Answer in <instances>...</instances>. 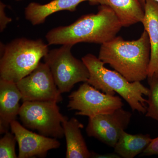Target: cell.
I'll return each instance as SVG.
<instances>
[{"mask_svg":"<svg viewBox=\"0 0 158 158\" xmlns=\"http://www.w3.org/2000/svg\"><path fill=\"white\" fill-rule=\"evenodd\" d=\"M123 26L115 12L101 5L97 14L82 15L69 25L52 29L46 35L48 45L79 43L103 44L116 37Z\"/></svg>","mask_w":158,"mask_h":158,"instance_id":"cell-1","label":"cell"},{"mask_svg":"<svg viewBox=\"0 0 158 158\" xmlns=\"http://www.w3.org/2000/svg\"><path fill=\"white\" fill-rule=\"evenodd\" d=\"M150 52L149 37L144 30L136 40L116 37L101 44L98 58L130 82H141L148 77Z\"/></svg>","mask_w":158,"mask_h":158,"instance_id":"cell-2","label":"cell"},{"mask_svg":"<svg viewBox=\"0 0 158 158\" xmlns=\"http://www.w3.org/2000/svg\"><path fill=\"white\" fill-rule=\"evenodd\" d=\"M89 71L88 84L100 91L110 95L117 93L129 105L133 111L145 114L149 89L141 82H131L116 71L108 69L98 58L88 54L82 58Z\"/></svg>","mask_w":158,"mask_h":158,"instance_id":"cell-3","label":"cell"},{"mask_svg":"<svg viewBox=\"0 0 158 158\" xmlns=\"http://www.w3.org/2000/svg\"><path fill=\"white\" fill-rule=\"evenodd\" d=\"M1 47L0 77L16 84L35 69L49 51L41 39L17 38Z\"/></svg>","mask_w":158,"mask_h":158,"instance_id":"cell-4","label":"cell"},{"mask_svg":"<svg viewBox=\"0 0 158 158\" xmlns=\"http://www.w3.org/2000/svg\"><path fill=\"white\" fill-rule=\"evenodd\" d=\"M73 45L64 44L49 51L44 57L57 88L61 93L69 92L79 82L88 81V69L85 63L74 56L71 50Z\"/></svg>","mask_w":158,"mask_h":158,"instance_id":"cell-5","label":"cell"},{"mask_svg":"<svg viewBox=\"0 0 158 158\" xmlns=\"http://www.w3.org/2000/svg\"><path fill=\"white\" fill-rule=\"evenodd\" d=\"M58 103L26 101L21 106L19 116L24 127L40 135L60 139L64 137L62 122L66 116L60 113Z\"/></svg>","mask_w":158,"mask_h":158,"instance_id":"cell-6","label":"cell"},{"mask_svg":"<svg viewBox=\"0 0 158 158\" xmlns=\"http://www.w3.org/2000/svg\"><path fill=\"white\" fill-rule=\"evenodd\" d=\"M67 107L77 110L78 116L89 118L99 114L112 113L122 108L121 98L115 95L101 92L88 82H84L77 90L70 94Z\"/></svg>","mask_w":158,"mask_h":158,"instance_id":"cell-7","label":"cell"},{"mask_svg":"<svg viewBox=\"0 0 158 158\" xmlns=\"http://www.w3.org/2000/svg\"><path fill=\"white\" fill-rule=\"evenodd\" d=\"M23 102L49 101L60 102L62 93L55 83L50 69L45 63L40 62L28 75L16 83Z\"/></svg>","mask_w":158,"mask_h":158,"instance_id":"cell-8","label":"cell"},{"mask_svg":"<svg viewBox=\"0 0 158 158\" xmlns=\"http://www.w3.org/2000/svg\"><path fill=\"white\" fill-rule=\"evenodd\" d=\"M132 113L122 108L112 113L99 114L89 118L86 131L102 143L114 148L122 132L130 124Z\"/></svg>","mask_w":158,"mask_h":158,"instance_id":"cell-9","label":"cell"},{"mask_svg":"<svg viewBox=\"0 0 158 158\" xmlns=\"http://www.w3.org/2000/svg\"><path fill=\"white\" fill-rule=\"evenodd\" d=\"M10 128L18 144L19 158L45 157L49 151L60 147L56 138L33 132L16 120L11 123Z\"/></svg>","mask_w":158,"mask_h":158,"instance_id":"cell-10","label":"cell"},{"mask_svg":"<svg viewBox=\"0 0 158 158\" xmlns=\"http://www.w3.org/2000/svg\"><path fill=\"white\" fill-rule=\"evenodd\" d=\"M22 95L16 83L0 79V133L9 131L19 114Z\"/></svg>","mask_w":158,"mask_h":158,"instance_id":"cell-11","label":"cell"},{"mask_svg":"<svg viewBox=\"0 0 158 158\" xmlns=\"http://www.w3.org/2000/svg\"><path fill=\"white\" fill-rule=\"evenodd\" d=\"M85 1L94 6L98 4L97 0H53L44 5L32 2L25 8V18L33 25H37L44 23L47 18L58 11H75L77 6Z\"/></svg>","mask_w":158,"mask_h":158,"instance_id":"cell-12","label":"cell"},{"mask_svg":"<svg viewBox=\"0 0 158 158\" xmlns=\"http://www.w3.org/2000/svg\"><path fill=\"white\" fill-rule=\"evenodd\" d=\"M144 9V17L141 23L148 34L150 43L148 77H151L158 75V3L154 0H147Z\"/></svg>","mask_w":158,"mask_h":158,"instance_id":"cell-13","label":"cell"},{"mask_svg":"<svg viewBox=\"0 0 158 158\" xmlns=\"http://www.w3.org/2000/svg\"><path fill=\"white\" fill-rule=\"evenodd\" d=\"M66 143V158H91V152L88 150L81 133L84 128L78 119L67 117L62 123Z\"/></svg>","mask_w":158,"mask_h":158,"instance_id":"cell-14","label":"cell"},{"mask_svg":"<svg viewBox=\"0 0 158 158\" xmlns=\"http://www.w3.org/2000/svg\"><path fill=\"white\" fill-rule=\"evenodd\" d=\"M98 4L108 6L115 12L123 27L142 22L144 9L138 0H97Z\"/></svg>","mask_w":158,"mask_h":158,"instance_id":"cell-15","label":"cell"},{"mask_svg":"<svg viewBox=\"0 0 158 158\" xmlns=\"http://www.w3.org/2000/svg\"><path fill=\"white\" fill-rule=\"evenodd\" d=\"M152 139L148 134L131 135L123 131L114 146V152L121 158H134L144 151Z\"/></svg>","mask_w":158,"mask_h":158,"instance_id":"cell-16","label":"cell"},{"mask_svg":"<svg viewBox=\"0 0 158 158\" xmlns=\"http://www.w3.org/2000/svg\"><path fill=\"white\" fill-rule=\"evenodd\" d=\"M147 78L149 88L145 116L158 122V75Z\"/></svg>","mask_w":158,"mask_h":158,"instance_id":"cell-17","label":"cell"},{"mask_svg":"<svg viewBox=\"0 0 158 158\" xmlns=\"http://www.w3.org/2000/svg\"><path fill=\"white\" fill-rule=\"evenodd\" d=\"M16 138L12 132L8 131L5 133L0 139V158H17L15 152Z\"/></svg>","mask_w":158,"mask_h":158,"instance_id":"cell-18","label":"cell"},{"mask_svg":"<svg viewBox=\"0 0 158 158\" xmlns=\"http://www.w3.org/2000/svg\"><path fill=\"white\" fill-rule=\"evenodd\" d=\"M152 155H158V137L152 139L148 146L141 154V156Z\"/></svg>","mask_w":158,"mask_h":158,"instance_id":"cell-19","label":"cell"},{"mask_svg":"<svg viewBox=\"0 0 158 158\" xmlns=\"http://www.w3.org/2000/svg\"><path fill=\"white\" fill-rule=\"evenodd\" d=\"M6 5L1 2L0 3V31L3 32L7 27V24L11 22L12 19L7 17L5 9Z\"/></svg>","mask_w":158,"mask_h":158,"instance_id":"cell-20","label":"cell"},{"mask_svg":"<svg viewBox=\"0 0 158 158\" xmlns=\"http://www.w3.org/2000/svg\"><path fill=\"white\" fill-rule=\"evenodd\" d=\"M120 158V156L115 152L112 153H107L106 154L101 155L96 153L91 152V158Z\"/></svg>","mask_w":158,"mask_h":158,"instance_id":"cell-21","label":"cell"},{"mask_svg":"<svg viewBox=\"0 0 158 158\" xmlns=\"http://www.w3.org/2000/svg\"><path fill=\"white\" fill-rule=\"evenodd\" d=\"M138 1H139V2H140V4H141L142 7L144 8V5H145V2H146L147 0H138ZM154 1L158 3V0H154Z\"/></svg>","mask_w":158,"mask_h":158,"instance_id":"cell-22","label":"cell"},{"mask_svg":"<svg viewBox=\"0 0 158 158\" xmlns=\"http://www.w3.org/2000/svg\"><path fill=\"white\" fill-rule=\"evenodd\" d=\"M16 1H20V0H16Z\"/></svg>","mask_w":158,"mask_h":158,"instance_id":"cell-23","label":"cell"}]
</instances>
